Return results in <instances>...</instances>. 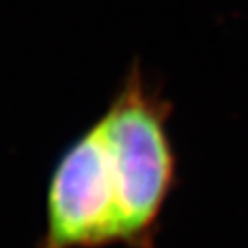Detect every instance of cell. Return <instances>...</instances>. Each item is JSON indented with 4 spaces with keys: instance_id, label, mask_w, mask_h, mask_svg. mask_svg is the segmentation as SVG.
<instances>
[{
    "instance_id": "6da1fadb",
    "label": "cell",
    "mask_w": 248,
    "mask_h": 248,
    "mask_svg": "<svg viewBox=\"0 0 248 248\" xmlns=\"http://www.w3.org/2000/svg\"><path fill=\"white\" fill-rule=\"evenodd\" d=\"M171 110L134 64L98 122L57 160L39 248H153L177 180Z\"/></svg>"
}]
</instances>
